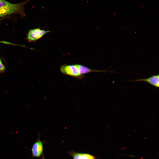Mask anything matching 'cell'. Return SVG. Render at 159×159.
Segmentation results:
<instances>
[{
  "instance_id": "cell-1",
  "label": "cell",
  "mask_w": 159,
  "mask_h": 159,
  "mask_svg": "<svg viewBox=\"0 0 159 159\" xmlns=\"http://www.w3.org/2000/svg\"><path fill=\"white\" fill-rule=\"evenodd\" d=\"M29 0L17 4L11 3L5 0L0 1V17L13 14H23L24 6Z\"/></svg>"
},
{
  "instance_id": "cell-2",
  "label": "cell",
  "mask_w": 159,
  "mask_h": 159,
  "mask_svg": "<svg viewBox=\"0 0 159 159\" xmlns=\"http://www.w3.org/2000/svg\"><path fill=\"white\" fill-rule=\"evenodd\" d=\"M60 71L63 74L76 78L79 79L83 77L80 72L77 64H64L60 67Z\"/></svg>"
},
{
  "instance_id": "cell-3",
  "label": "cell",
  "mask_w": 159,
  "mask_h": 159,
  "mask_svg": "<svg viewBox=\"0 0 159 159\" xmlns=\"http://www.w3.org/2000/svg\"><path fill=\"white\" fill-rule=\"evenodd\" d=\"M50 32V31L49 30L41 29L39 28L30 29L27 34V39L29 42L35 41Z\"/></svg>"
},
{
  "instance_id": "cell-4",
  "label": "cell",
  "mask_w": 159,
  "mask_h": 159,
  "mask_svg": "<svg viewBox=\"0 0 159 159\" xmlns=\"http://www.w3.org/2000/svg\"><path fill=\"white\" fill-rule=\"evenodd\" d=\"M43 142L40 139L39 135L37 141L33 144L31 150L32 157L40 158L43 154Z\"/></svg>"
},
{
  "instance_id": "cell-5",
  "label": "cell",
  "mask_w": 159,
  "mask_h": 159,
  "mask_svg": "<svg viewBox=\"0 0 159 159\" xmlns=\"http://www.w3.org/2000/svg\"><path fill=\"white\" fill-rule=\"evenodd\" d=\"M132 81H143L148 83L155 87L158 88L159 87V76L158 74L152 75L147 78L136 79Z\"/></svg>"
},
{
  "instance_id": "cell-6",
  "label": "cell",
  "mask_w": 159,
  "mask_h": 159,
  "mask_svg": "<svg viewBox=\"0 0 159 159\" xmlns=\"http://www.w3.org/2000/svg\"><path fill=\"white\" fill-rule=\"evenodd\" d=\"M69 154L72 157V159H95L94 155L89 153H78L71 151Z\"/></svg>"
},
{
  "instance_id": "cell-7",
  "label": "cell",
  "mask_w": 159,
  "mask_h": 159,
  "mask_svg": "<svg viewBox=\"0 0 159 159\" xmlns=\"http://www.w3.org/2000/svg\"><path fill=\"white\" fill-rule=\"evenodd\" d=\"M77 65L80 73L82 75L83 74L93 72L103 73L111 72L110 71H107V70H100L91 69L86 66L80 64H77Z\"/></svg>"
},
{
  "instance_id": "cell-8",
  "label": "cell",
  "mask_w": 159,
  "mask_h": 159,
  "mask_svg": "<svg viewBox=\"0 0 159 159\" xmlns=\"http://www.w3.org/2000/svg\"><path fill=\"white\" fill-rule=\"evenodd\" d=\"M6 69V67L3 64L1 60L0 59V74L4 72Z\"/></svg>"
},
{
  "instance_id": "cell-9",
  "label": "cell",
  "mask_w": 159,
  "mask_h": 159,
  "mask_svg": "<svg viewBox=\"0 0 159 159\" xmlns=\"http://www.w3.org/2000/svg\"><path fill=\"white\" fill-rule=\"evenodd\" d=\"M42 159H45L44 156L43 154L42 156Z\"/></svg>"
},
{
  "instance_id": "cell-10",
  "label": "cell",
  "mask_w": 159,
  "mask_h": 159,
  "mask_svg": "<svg viewBox=\"0 0 159 159\" xmlns=\"http://www.w3.org/2000/svg\"><path fill=\"white\" fill-rule=\"evenodd\" d=\"M5 0H0V1H5Z\"/></svg>"
}]
</instances>
